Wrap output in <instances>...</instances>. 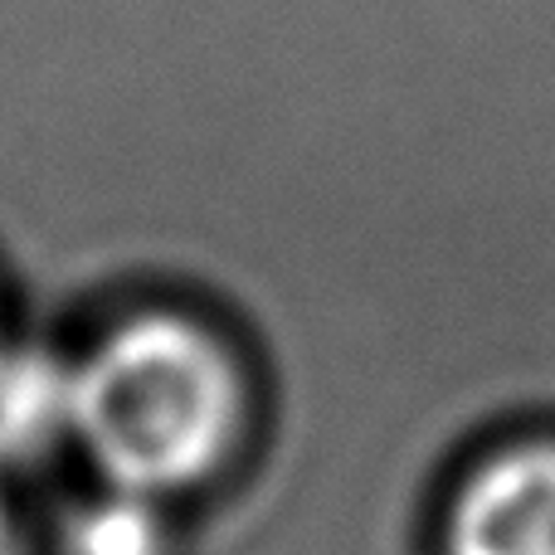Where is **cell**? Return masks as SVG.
I'll return each mask as SVG.
<instances>
[{
    "label": "cell",
    "mask_w": 555,
    "mask_h": 555,
    "mask_svg": "<svg viewBox=\"0 0 555 555\" xmlns=\"http://www.w3.org/2000/svg\"><path fill=\"white\" fill-rule=\"evenodd\" d=\"M449 555H555V449L498 453L449 512Z\"/></svg>",
    "instance_id": "7a4b0ae2"
},
{
    "label": "cell",
    "mask_w": 555,
    "mask_h": 555,
    "mask_svg": "<svg viewBox=\"0 0 555 555\" xmlns=\"http://www.w3.org/2000/svg\"><path fill=\"white\" fill-rule=\"evenodd\" d=\"M74 551L78 555H152L156 531L137 502H113L98 507L74 527Z\"/></svg>",
    "instance_id": "277c9868"
},
{
    "label": "cell",
    "mask_w": 555,
    "mask_h": 555,
    "mask_svg": "<svg viewBox=\"0 0 555 555\" xmlns=\"http://www.w3.org/2000/svg\"><path fill=\"white\" fill-rule=\"evenodd\" d=\"M68 429L127 498L191 488L240 434V375L191 322L137 317L68 375Z\"/></svg>",
    "instance_id": "6da1fadb"
},
{
    "label": "cell",
    "mask_w": 555,
    "mask_h": 555,
    "mask_svg": "<svg viewBox=\"0 0 555 555\" xmlns=\"http://www.w3.org/2000/svg\"><path fill=\"white\" fill-rule=\"evenodd\" d=\"M0 555H10V521H5V507H0Z\"/></svg>",
    "instance_id": "5b68a950"
},
{
    "label": "cell",
    "mask_w": 555,
    "mask_h": 555,
    "mask_svg": "<svg viewBox=\"0 0 555 555\" xmlns=\"http://www.w3.org/2000/svg\"><path fill=\"white\" fill-rule=\"evenodd\" d=\"M68 429V375L35 356H0V463L29 459Z\"/></svg>",
    "instance_id": "3957f363"
}]
</instances>
